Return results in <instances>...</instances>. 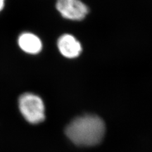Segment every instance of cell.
<instances>
[{"label":"cell","mask_w":152,"mask_h":152,"mask_svg":"<svg viewBox=\"0 0 152 152\" xmlns=\"http://www.w3.org/2000/svg\"><path fill=\"white\" fill-rule=\"evenodd\" d=\"M56 8L65 18L77 21L83 20L89 11L81 0H56Z\"/></svg>","instance_id":"3957f363"},{"label":"cell","mask_w":152,"mask_h":152,"mask_svg":"<svg viewBox=\"0 0 152 152\" xmlns=\"http://www.w3.org/2000/svg\"><path fill=\"white\" fill-rule=\"evenodd\" d=\"M18 104L19 110L27 122L36 124L44 121L45 104L39 96L31 93H23L19 97Z\"/></svg>","instance_id":"7a4b0ae2"},{"label":"cell","mask_w":152,"mask_h":152,"mask_svg":"<svg viewBox=\"0 0 152 152\" xmlns=\"http://www.w3.org/2000/svg\"><path fill=\"white\" fill-rule=\"evenodd\" d=\"M18 45L20 48L28 54L39 53L42 50L41 39L31 32H23L18 36Z\"/></svg>","instance_id":"5b68a950"},{"label":"cell","mask_w":152,"mask_h":152,"mask_svg":"<svg viewBox=\"0 0 152 152\" xmlns=\"http://www.w3.org/2000/svg\"><path fill=\"white\" fill-rule=\"evenodd\" d=\"M105 126L100 118L94 115L78 117L71 122L65 130L66 135L74 144L90 146L102 140Z\"/></svg>","instance_id":"6da1fadb"},{"label":"cell","mask_w":152,"mask_h":152,"mask_svg":"<svg viewBox=\"0 0 152 152\" xmlns=\"http://www.w3.org/2000/svg\"><path fill=\"white\" fill-rule=\"evenodd\" d=\"M60 53L68 58H74L79 56L82 51V46L72 35L65 34L61 36L57 42Z\"/></svg>","instance_id":"277c9868"},{"label":"cell","mask_w":152,"mask_h":152,"mask_svg":"<svg viewBox=\"0 0 152 152\" xmlns=\"http://www.w3.org/2000/svg\"><path fill=\"white\" fill-rule=\"evenodd\" d=\"M6 0H0V12H1L5 5Z\"/></svg>","instance_id":"8992f818"}]
</instances>
